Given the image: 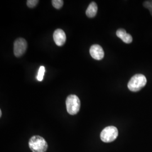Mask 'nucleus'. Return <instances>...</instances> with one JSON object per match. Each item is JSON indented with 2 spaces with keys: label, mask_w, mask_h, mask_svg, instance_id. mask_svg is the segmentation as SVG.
I'll list each match as a JSON object with an SVG mask.
<instances>
[{
  "label": "nucleus",
  "mask_w": 152,
  "mask_h": 152,
  "mask_svg": "<svg viewBox=\"0 0 152 152\" xmlns=\"http://www.w3.org/2000/svg\"><path fill=\"white\" fill-rule=\"evenodd\" d=\"M29 147L33 152H46L48 150V145L44 138L36 135L30 139Z\"/></svg>",
  "instance_id": "1"
},
{
  "label": "nucleus",
  "mask_w": 152,
  "mask_h": 152,
  "mask_svg": "<svg viewBox=\"0 0 152 152\" xmlns=\"http://www.w3.org/2000/svg\"><path fill=\"white\" fill-rule=\"evenodd\" d=\"M147 78L142 74H136L132 76L129 82L128 88L132 92L140 91L147 84Z\"/></svg>",
  "instance_id": "2"
},
{
  "label": "nucleus",
  "mask_w": 152,
  "mask_h": 152,
  "mask_svg": "<svg viewBox=\"0 0 152 152\" xmlns=\"http://www.w3.org/2000/svg\"><path fill=\"white\" fill-rule=\"evenodd\" d=\"M80 100L75 95H69L66 100V107L68 113L71 115L77 114L80 109Z\"/></svg>",
  "instance_id": "3"
},
{
  "label": "nucleus",
  "mask_w": 152,
  "mask_h": 152,
  "mask_svg": "<svg viewBox=\"0 0 152 152\" xmlns=\"http://www.w3.org/2000/svg\"><path fill=\"white\" fill-rule=\"evenodd\" d=\"M118 131L117 129L113 126H108L105 127L100 134V139L104 142H111L117 137Z\"/></svg>",
  "instance_id": "4"
},
{
  "label": "nucleus",
  "mask_w": 152,
  "mask_h": 152,
  "mask_svg": "<svg viewBox=\"0 0 152 152\" xmlns=\"http://www.w3.org/2000/svg\"><path fill=\"white\" fill-rule=\"evenodd\" d=\"M27 42L24 38H18L14 44V53L16 57H20L27 49Z\"/></svg>",
  "instance_id": "5"
},
{
  "label": "nucleus",
  "mask_w": 152,
  "mask_h": 152,
  "mask_svg": "<svg viewBox=\"0 0 152 152\" xmlns=\"http://www.w3.org/2000/svg\"><path fill=\"white\" fill-rule=\"evenodd\" d=\"M90 54L92 58L95 60H102L104 56L103 49L99 45H94L91 46Z\"/></svg>",
  "instance_id": "6"
},
{
  "label": "nucleus",
  "mask_w": 152,
  "mask_h": 152,
  "mask_svg": "<svg viewBox=\"0 0 152 152\" xmlns=\"http://www.w3.org/2000/svg\"><path fill=\"white\" fill-rule=\"evenodd\" d=\"M55 43L58 46H61L65 44L66 41V34L64 31L58 29L55 31L53 34Z\"/></svg>",
  "instance_id": "7"
},
{
  "label": "nucleus",
  "mask_w": 152,
  "mask_h": 152,
  "mask_svg": "<svg viewBox=\"0 0 152 152\" xmlns=\"http://www.w3.org/2000/svg\"><path fill=\"white\" fill-rule=\"evenodd\" d=\"M117 36L121 39L126 44H130L132 41V37L130 34L127 33L124 29H119L116 32Z\"/></svg>",
  "instance_id": "8"
},
{
  "label": "nucleus",
  "mask_w": 152,
  "mask_h": 152,
  "mask_svg": "<svg viewBox=\"0 0 152 152\" xmlns=\"http://www.w3.org/2000/svg\"><path fill=\"white\" fill-rule=\"evenodd\" d=\"M97 12H98L97 4L95 2H92L88 6L86 11V14L88 18H94L96 16Z\"/></svg>",
  "instance_id": "9"
},
{
  "label": "nucleus",
  "mask_w": 152,
  "mask_h": 152,
  "mask_svg": "<svg viewBox=\"0 0 152 152\" xmlns=\"http://www.w3.org/2000/svg\"><path fill=\"white\" fill-rule=\"evenodd\" d=\"M45 72V68L44 66H41L38 70V75H37V80L39 81H42L44 79V74Z\"/></svg>",
  "instance_id": "10"
},
{
  "label": "nucleus",
  "mask_w": 152,
  "mask_h": 152,
  "mask_svg": "<svg viewBox=\"0 0 152 152\" xmlns=\"http://www.w3.org/2000/svg\"><path fill=\"white\" fill-rule=\"evenodd\" d=\"M51 2L53 6L56 9H60L64 4V1L63 0H53Z\"/></svg>",
  "instance_id": "11"
},
{
  "label": "nucleus",
  "mask_w": 152,
  "mask_h": 152,
  "mask_svg": "<svg viewBox=\"0 0 152 152\" xmlns=\"http://www.w3.org/2000/svg\"><path fill=\"white\" fill-rule=\"evenodd\" d=\"M143 6L145 8L148 9L149 10L150 13L152 16V0L145 1L143 2Z\"/></svg>",
  "instance_id": "12"
},
{
  "label": "nucleus",
  "mask_w": 152,
  "mask_h": 152,
  "mask_svg": "<svg viewBox=\"0 0 152 152\" xmlns=\"http://www.w3.org/2000/svg\"><path fill=\"white\" fill-rule=\"evenodd\" d=\"M38 0H28L27 1V5L29 8H33L36 7L38 4Z\"/></svg>",
  "instance_id": "13"
},
{
  "label": "nucleus",
  "mask_w": 152,
  "mask_h": 152,
  "mask_svg": "<svg viewBox=\"0 0 152 152\" xmlns=\"http://www.w3.org/2000/svg\"><path fill=\"white\" fill-rule=\"evenodd\" d=\"M1 115H2V111L1 110H0V117H1Z\"/></svg>",
  "instance_id": "14"
}]
</instances>
